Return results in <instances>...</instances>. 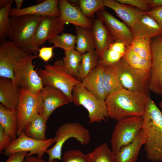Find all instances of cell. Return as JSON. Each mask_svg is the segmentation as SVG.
Returning <instances> with one entry per match:
<instances>
[{
  "label": "cell",
  "instance_id": "10",
  "mask_svg": "<svg viewBox=\"0 0 162 162\" xmlns=\"http://www.w3.org/2000/svg\"><path fill=\"white\" fill-rule=\"evenodd\" d=\"M40 91L34 92L26 89L20 90V101L16 110L18 136L24 131L27 124L36 114H42Z\"/></svg>",
  "mask_w": 162,
  "mask_h": 162
},
{
  "label": "cell",
  "instance_id": "27",
  "mask_svg": "<svg viewBox=\"0 0 162 162\" xmlns=\"http://www.w3.org/2000/svg\"><path fill=\"white\" fill-rule=\"evenodd\" d=\"M76 46L75 49L82 54L95 50V44L91 29L75 26Z\"/></svg>",
  "mask_w": 162,
  "mask_h": 162
},
{
  "label": "cell",
  "instance_id": "45",
  "mask_svg": "<svg viewBox=\"0 0 162 162\" xmlns=\"http://www.w3.org/2000/svg\"><path fill=\"white\" fill-rule=\"evenodd\" d=\"M23 162H48L42 158L32 156H27Z\"/></svg>",
  "mask_w": 162,
  "mask_h": 162
},
{
  "label": "cell",
  "instance_id": "1",
  "mask_svg": "<svg viewBox=\"0 0 162 162\" xmlns=\"http://www.w3.org/2000/svg\"><path fill=\"white\" fill-rule=\"evenodd\" d=\"M149 97L145 93L123 88L105 100L109 116L117 121L132 117H142Z\"/></svg>",
  "mask_w": 162,
  "mask_h": 162
},
{
  "label": "cell",
  "instance_id": "21",
  "mask_svg": "<svg viewBox=\"0 0 162 162\" xmlns=\"http://www.w3.org/2000/svg\"><path fill=\"white\" fill-rule=\"evenodd\" d=\"M20 89L11 79L0 78V102L7 109L16 110L20 98Z\"/></svg>",
  "mask_w": 162,
  "mask_h": 162
},
{
  "label": "cell",
  "instance_id": "22",
  "mask_svg": "<svg viewBox=\"0 0 162 162\" xmlns=\"http://www.w3.org/2000/svg\"><path fill=\"white\" fill-rule=\"evenodd\" d=\"M95 44V50L100 61L109 45L115 41L104 22L98 17L93 22L91 29Z\"/></svg>",
  "mask_w": 162,
  "mask_h": 162
},
{
  "label": "cell",
  "instance_id": "28",
  "mask_svg": "<svg viewBox=\"0 0 162 162\" xmlns=\"http://www.w3.org/2000/svg\"><path fill=\"white\" fill-rule=\"evenodd\" d=\"M126 46L124 43L115 41L105 50L100 62L104 67L118 62L124 57Z\"/></svg>",
  "mask_w": 162,
  "mask_h": 162
},
{
  "label": "cell",
  "instance_id": "11",
  "mask_svg": "<svg viewBox=\"0 0 162 162\" xmlns=\"http://www.w3.org/2000/svg\"><path fill=\"white\" fill-rule=\"evenodd\" d=\"M54 138L47 139L44 141L35 140L26 136L24 131L18 137L13 140L10 145L3 152L6 156H9L15 152L27 151L29 152L26 156L36 154L37 157L42 158L48 148L55 143Z\"/></svg>",
  "mask_w": 162,
  "mask_h": 162
},
{
  "label": "cell",
  "instance_id": "14",
  "mask_svg": "<svg viewBox=\"0 0 162 162\" xmlns=\"http://www.w3.org/2000/svg\"><path fill=\"white\" fill-rule=\"evenodd\" d=\"M64 25L59 16H41L33 42V46L35 50L38 52L40 46L46 40L62 32Z\"/></svg>",
  "mask_w": 162,
  "mask_h": 162
},
{
  "label": "cell",
  "instance_id": "18",
  "mask_svg": "<svg viewBox=\"0 0 162 162\" xmlns=\"http://www.w3.org/2000/svg\"><path fill=\"white\" fill-rule=\"evenodd\" d=\"M59 0H46L38 4L20 9L11 8L9 16L24 15H35L40 16H49L59 17L60 12L58 5Z\"/></svg>",
  "mask_w": 162,
  "mask_h": 162
},
{
  "label": "cell",
  "instance_id": "34",
  "mask_svg": "<svg viewBox=\"0 0 162 162\" xmlns=\"http://www.w3.org/2000/svg\"><path fill=\"white\" fill-rule=\"evenodd\" d=\"M151 38H134L129 45L140 57L151 61Z\"/></svg>",
  "mask_w": 162,
  "mask_h": 162
},
{
  "label": "cell",
  "instance_id": "24",
  "mask_svg": "<svg viewBox=\"0 0 162 162\" xmlns=\"http://www.w3.org/2000/svg\"><path fill=\"white\" fill-rule=\"evenodd\" d=\"M146 140V134L142 128L132 142L123 146L115 154L116 162H136L140 148L144 145Z\"/></svg>",
  "mask_w": 162,
  "mask_h": 162
},
{
  "label": "cell",
  "instance_id": "25",
  "mask_svg": "<svg viewBox=\"0 0 162 162\" xmlns=\"http://www.w3.org/2000/svg\"><path fill=\"white\" fill-rule=\"evenodd\" d=\"M0 124L6 134L13 140L17 138L18 127L16 110L7 109L1 104Z\"/></svg>",
  "mask_w": 162,
  "mask_h": 162
},
{
  "label": "cell",
  "instance_id": "43",
  "mask_svg": "<svg viewBox=\"0 0 162 162\" xmlns=\"http://www.w3.org/2000/svg\"><path fill=\"white\" fill-rule=\"evenodd\" d=\"M29 152L27 151L14 153L9 156L4 162H23L26 156Z\"/></svg>",
  "mask_w": 162,
  "mask_h": 162
},
{
  "label": "cell",
  "instance_id": "41",
  "mask_svg": "<svg viewBox=\"0 0 162 162\" xmlns=\"http://www.w3.org/2000/svg\"><path fill=\"white\" fill-rule=\"evenodd\" d=\"M13 140L4 132L3 129L0 125V153L3 150L7 148L11 143Z\"/></svg>",
  "mask_w": 162,
  "mask_h": 162
},
{
  "label": "cell",
  "instance_id": "40",
  "mask_svg": "<svg viewBox=\"0 0 162 162\" xmlns=\"http://www.w3.org/2000/svg\"><path fill=\"white\" fill-rule=\"evenodd\" d=\"M52 46H44L39 49L38 56L41 58L45 62L49 61L53 57V49L55 48Z\"/></svg>",
  "mask_w": 162,
  "mask_h": 162
},
{
  "label": "cell",
  "instance_id": "3",
  "mask_svg": "<svg viewBox=\"0 0 162 162\" xmlns=\"http://www.w3.org/2000/svg\"><path fill=\"white\" fill-rule=\"evenodd\" d=\"M41 16L35 15L14 16L10 18L8 38L18 48L29 54L37 56L38 52L32 44Z\"/></svg>",
  "mask_w": 162,
  "mask_h": 162
},
{
  "label": "cell",
  "instance_id": "39",
  "mask_svg": "<svg viewBox=\"0 0 162 162\" xmlns=\"http://www.w3.org/2000/svg\"><path fill=\"white\" fill-rule=\"evenodd\" d=\"M122 4L130 5L139 9L144 12L151 10L148 6L146 0H116Z\"/></svg>",
  "mask_w": 162,
  "mask_h": 162
},
{
  "label": "cell",
  "instance_id": "46",
  "mask_svg": "<svg viewBox=\"0 0 162 162\" xmlns=\"http://www.w3.org/2000/svg\"><path fill=\"white\" fill-rule=\"evenodd\" d=\"M11 0H0V9L4 7L7 4L9 3Z\"/></svg>",
  "mask_w": 162,
  "mask_h": 162
},
{
  "label": "cell",
  "instance_id": "42",
  "mask_svg": "<svg viewBox=\"0 0 162 162\" xmlns=\"http://www.w3.org/2000/svg\"><path fill=\"white\" fill-rule=\"evenodd\" d=\"M146 13L153 18L162 28V6L152 8Z\"/></svg>",
  "mask_w": 162,
  "mask_h": 162
},
{
  "label": "cell",
  "instance_id": "38",
  "mask_svg": "<svg viewBox=\"0 0 162 162\" xmlns=\"http://www.w3.org/2000/svg\"><path fill=\"white\" fill-rule=\"evenodd\" d=\"M62 162H87L86 154L80 150L66 151L63 154Z\"/></svg>",
  "mask_w": 162,
  "mask_h": 162
},
{
  "label": "cell",
  "instance_id": "13",
  "mask_svg": "<svg viewBox=\"0 0 162 162\" xmlns=\"http://www.w3.org/2000/svg\"><path fill=\"white\" fill-rule=\"evenodd\" d=\"M151 52L149 89L155 94L162 95V34L152 38Z\"/></svg>",
  "mask_w": 162,
  "mask_h": 162
},
{
  "label": "cell",
  "instance_id": "15",
  "mask_svg": "<svg viewBox=\"0 0 162 162\" xmlns=\"http://www.w3.org/2000/svg\"><path fill=\"white\" fill-rule=\"evenodd\" d=\"M40 95L42 102V114L47 120L56 109L70 102L61 91L49 85L43 87L40 91Z\"/></svg>",
  "mask_w": 162,
  "mask_h": 162
},
{
  "label": "cell",
  "instance_id": "49",
  "mask_svg": "<svg viewBox=\"0 0 162 162\" xmlns=\"http://www.w3.org/2000/svg\"><path fill=\"white\" fill-rule=\"evenodd\" d=\"M51 162H58L57 161H56V160H52Z\"/></svg>",
  "mask_w": 162,
  "mask_h": 162
},
{
  "label": "cell",
  "instance_id": "6",
  "mask_svg": "<svg viewBox=\"0 0 162 162\" xmlns=\"http://www.w3.org/2000/svg\"><path fill=\"white\" fill-rule=\"evenodd\" d=\"M72 94L74 104L81 105L88 111L89 124L106 121L109 117L105 100L96 97L80 83L74 87Z\"/></svg>",
  "mask_w": 162,
  "mask_h": 162
},
{
  "label": "cell",
  "instance_id": "29",
  "mask_svg": "<svg viewBox=\"0 0 162 162\" xmlns=\"http://www.w3.org/2000/svg\"><path fill=\"white\" fill-rule=\"evenodd\" d=\"M103 80L106 98L123 88L113 64L104 67Z\"/></svg>",
  "mask_w": 162,
  "mask_h": 162
},
{
  "label": "cell",
  "instance_id": "44",
  "mask_svg": "<svg viewBox=\"0 0 162 162\" xmlns=\"http://www.w3.org/2000/svg\"><path fill=\"white\" fill-rule=\"evenodd\" d=\"M147 3L150 8L162 6V0H146Z\"/></svg>",
  "mask_w": 162,
  "mask_h": 162
},
{
  "label": "cell",
  "instance_id": "20",
  "mask_svg": "<svg viewBox=\"0 0 162 162\" xmlns=\"http://www.w3.org/2000/svg\"><path fill=\"white\" fill-rule=\"evenodd\" d=\"M104 67L99 61L95 68L81 81L80 84L96 97L105 100L103 72Z\"/></svg>",
  "mask_w": 162,
  "mask_h": 162
},
{
  "label": "cell",
  "instance_id": "37",
  "mask_svg": "<svg viewBox=\"0 0 162 162\" xmlns=\"http://www.w3.org/2000/svg\"><path fill=\"white\" fill-rule=\"evenodd\" d=\"M13 0L4 7L0 10V39H5L8 37L10 25V18H9V13Z\"/></svg>",
  "mask_w": 162,
  "mask_h": 162
},
{
  "label": "cell",
  "instance_id": "9",
  "mask_svg": "<svg viewBox=\"0 0 162 162\" xmlns=\"http://www.w3.org/2000/svg\"><path fill=\"white\" fill-rule=\"evenodd\" d=\"M37 57L29 54L22 59L15 67L13 81L20 89L37 92L43 87L41 80L34 69L35 64L32 63Z\"/></svg>",
  "mask_w": 162,
  "mask_h": 162
},
{
  "label": "cell",
  "instance_id": "30",
  "mask_svg": "<svg viewBox=\"0 0 162 162\" xmlns=\"http://www.w3.org/2000/svg\"><path fill=\"white\" fill-rule=\"evenodd\" d=\"M62 60L65 70L69 74L80 81L79 67L82 54L75 49L65 51Z\"/></svg>",
  "mask_w": 162,
  "mask_h": 162
},
{
  "label": "cell",
  "instance_id": "12",
  "mask_svg": "<svg viewBox=\"0 0 162 162\" xmlns=\"http://www.w3.org/2000/svg\"><path fill=\"white\" fill-rule=\"evenodd\" d=\"M29 55L18 48L12 41L0 42V76L12 80L14 69L20 61Z\"/></svg>",
  "mask_w": 162,
  "mask_h": 162
},
{
  "label": "cell",
  "instance_id": "33",
  "mask_svg": "<svg viewBox=\"0 0 162 162\" xmlns=\"http://www.w3.org/2000/svg\"><path fill=\"white\" fill-rule=\"evenodd\" d=\"M123 58L128 64L134 68L147 71L150 70L151 61L138 55L133 51L129 45H127L125 53Z\"/></svg>",
  "mask_w": 162,
  "mask_h": 162
},
{
  "label": "cell",
  "instance_id": "36",
  "mask_svg": "<svg viewBox=\"0 0 162 162\" xmlns=\"http://www.w3.org/2000/svg\"><path fill=\"white\" fill-rule=\"evenodd\" d=\"M78 2L82 14L88 18L92 16L96 12L105 10L103 0H80Z\"/></svg>",
  "mask_w": 162,
  "mask_h": 162
},
{
  "label": "cell",
  "instance_id": "19",
  "mask_svg": "<svg viewBox=\"0 0 162 162\" xmlns=\"http://www.w3.org/2000/svg\"><path fill=\"white\" fill-rule=\"evenodd\" d=\"M130 29L134 38H152L162 34V28L146 13Z\"/></svg>",
  "mask_w": 162,
  "mask_h": 162
},
{
  "label": "cell",
  "instance_id": "17",
  "mask_svg": "<svg viewBox=\"0 0 162 162\" xmlns=\"http://www.w3.org/2000/svg\"><path fill=\"white\" fill-rule=\"evenodd\" d=\"M58 7L60 12V19L65 24L70 23L91 29L93 22L83 15L80 8L67 0H59Z\"/></svg>",
  "mask_w": 162,
  "mask_h": 162
},
{
  "label": "cell",
  "instance_id": "35",
  "mask_svg": "<svg viewBox=\"0 0 162 162\" xmlns=\"http://www.w3.org/2000/svg\"><path fill=\"white\" fill-rule=\"evenodd\" d=\"M48 41L54 44L55 47L62 48L64 51L75 49L76 44V36L73 34L62 33L57 35Z\"/></svg>",
  "mask_w": 162,
  "mask_h": 162
},
{
  "label": "cell",
  "instance_id": "48",
  "mask_svg": "<svg viewBox=\"0 0 162 162\" xmlns=\"http://www.w3.org/2000/svg\"><path fill=\"white\" fill-rule=\"evenodd\" d=\"M159 105L162 111V100L160 102Z\"/></svg>",
  "mask_w": 162,
  "mask_h": 162
},
{
  "label": "cell",
  "instance_id": "32",
  "mask_svg": "<svg viewBox=\"0 0 162 162\" xmlns=\"http://www.w3.org/2000/svg\"><path fill=\"white\" fill-rule=\"evenodd\" d=\"M99 61L95 50L82 54L79 67V73L81 82L98 65Z\"/></svg>",
  "mask_w": 162,
  "mask_h": 162
},
{
  "label": "cell",
  "instance_id": "5",
  "mask_svg": "<svg viewBox=\"0 0 162 162\" xmlns=\"http://www.w3.org/2000/svg\"><path fill=\"white\" fill-rule=\"evenodd\" d=\"M54 138L56 141L55 144L45 152L48 155V162L55 159L62 161L61 157L62 147L69 139L74 138L82 145L88 144L90 140L88 130L78 122L63 124L57 129Z\"/></svg>",
  "mask_w": 162,
  "mask_h": 162
},
{
  "label": "cell",
  "instance_id": "47",
  "mask_svg": "<svg viewBox=\"0 0 162 162\" xmlns=\"http://www.w3.org/2000/svg\"><path fill=\"white\" fill-rule=\"evenodd\" d=\"M16 5V8L17 9H21V7L24 1L23 0H15Z\"/></svg>",
  "mask_w": 162,
  "mask_h": 162
},
{
  "label": "cell",
  "instance_id": "8",
  "mask_svg": "<svg viewBox=\"0 0 162 162\" xmlns=\"http://www.w3.org/2000/svg\"><path fill=\"white\" fill-rule=\"evenodd\" d=\"M142 116H134L117 121L111 140V150L115 154L122 147L132 142L139 131L142 128Z\"/></svg>",
  "mask_w": 162,
  "mask_h": 162
},
{
  "label": "cell",
  "instance_id": "23",
  "mask_svg": "<svg viewBox=\"0 0 162 162\" xmlns=\"http://www.w3.org/2000/svg\"><path fill=\"white\" fill-rule=\"evenodd\" d=\"M105 7L113 10L129 28L145 12L132 6L122 4L116 0H103Z\"/></svg>",
  "mask_w": 162,
  "mask_h": 162
},
{
  "label": "cell",
  "instance_id": "4",
  "mask_svg": "<svg viewBox=\"0 0 162 162\" xmlns=\"http://www.w3.org/2000/svg\"><path fill=\"white\" fill-rule=\"evenodd\" d=\"M44 85H49L61 91L73 102V90L81 82L67 73L63 61L58 60L52 64H45L43 69L37 70Z\"/></svg>",
  "mask_w": 162,
  "mask_h": 162
},
{
  "label": "cell",
  "instance_id": "7",
  "mask_svg": "<svg viewBox=\"0 0 162 162\" xmlns=\"http://www.w3.org/2000/svg\"><path fill=\"white\" fill-rule=\"evenodd\" d=\"M113 65L124 88L149 95L150 70L147 71L134 68L128 64L123 58Z\"/></svg>",
  "mask_w": 162,
  "mask_h": 162
},
{
  "label": "cell",
  "instance_id": "16",
  "mask_svg": "<svg viewBox=\"0 0 162 162\" xmlns=\"http://www.w3.org/2000/svg\"><path fill=\"white\" fill-rule=\"evenodd\" d=\"M98 17L100 19L115 41L129 45L133 39L130 28L105 10L98 11Z\"/></svg>",
  "mask_w": 162,
  "mask_h": 162
},
{
  "label": "cell",
  "instance_id": "31",
  "mask_svg": "<svg viewBox=\"0 0 162 162\" xmlns=\"http://www.w3.org/2000/svg\"><path fill=\"white\" fill-rule=\"evenodd\" d=\"M86 154L87 162H116L115 154L105 142Z\"/></svg>",
  "mask_w": 162,
  "mask_h": 162
},
{
  "label": "cell",
  "instance_id": "26",
  "mask_svg": "<svg viewBox=\"0 0 162 162\" xmlns=\"http://www.w3.org/2000/svg\"><path fill=\"white\" fill-rule=\"evenodd\" d=\"M47 120L42 113H37L27 124L24 130L25 135L31 138L41 141L46 140L45 133Z\"/></svg>",
  "mask_w": 162,
  "mask_h": 162
},
{
  "label": "cell",
  "instance_id": "2",
  "mask_svg": "<svg viewBox=\"0 0 162 162\" xmlns=\"http://www.w3.org/2000/svg\"><path fill=\"white\" fill-rule=\"evenodd\" d=\"M143 118L146 157L153 162H162V113L149 97Z\"/></svg>",
  "mask_w": 162,
  "mask_h": 162
}]
</instances>
